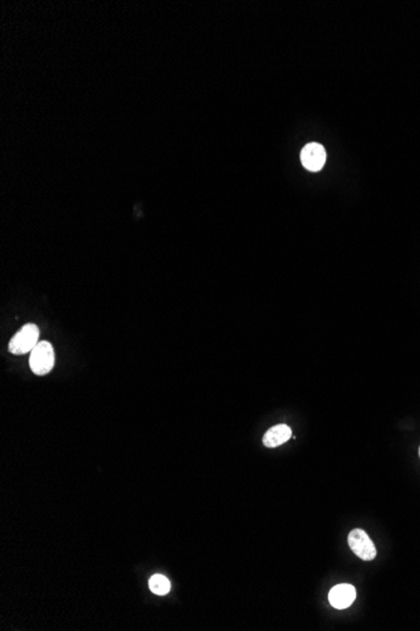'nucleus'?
<instances>
[{
    "label": "nucleus",
    "instance_id": "6e6552de",
    "mask_svg": "<svg viewBox=\"0 0 420 631\" xmlns=\"http://www.w3.org/2000/svg\"><path fill=\"white\" fill-rule=\"evenodd\" d=\"M419 458H420V446H419Z\"/></svg>",
    "mask_w": 420,
    "mask_h": 631
},
{
    "label": "nucleus",
    "instance_id": "f257e3e1",
    "mask_svg": "<svg viewBox=\"0 0 420 631\" xmlns=\"http://www.w3.org/2000/svg\"><path fill=\"white\" fill-rule=\"evenodd\" d=\"M55 350L47 340H42L30 352L29 366L32 372L37 375H48L55 367Z\"/></svg>",
    "mask_w": 420,
    "mask_h": 631
},
{
    "label": "nucleus",
    "instance_id": "20e7f679",
    "mask_svg": "<svg viewBox=\"0 0 420 631\" xmlns=\"http://www.w3.org/2000/svg\"><path fill=\"white\" fill-rule=\"evenodd\" d=\"M303 167L310 172H320L326 163V150L318 143H309L301 152Z\"/></svg>",
    "mask_w": 420,
    "mask_h": 631
},
{
    "label": "nucleus",
    "instance_id": "f03ea898",
    "mask_svg": "<svg viewBox=\"0 0 420 631\" xmlns=\"http://www.w3.org/2000/svg\"><path fill=\"white\" fill-rule=\"evenodd\" d=\"M39 328L29 323L21 328L18 333L14 335L12 340L9 341L8 349L10 353L21 355L32 352L35 346L39 343Z\"/></svg>",
    "mask_w": 420,
    "mask_h": 631
},
{
    "label": "nucleus",
    "instance_id": "0eeeda50",
    "mask_svg": "<svg viewBox=\"0 0 420 631\" xmlns=\"http://www.w3.org/2000/svg\"><path fill=\"white\" fill-rule=\"evenodd\" d=\"M149 587L152 594L158 596H165L172 589V583L164 575H154L149 581Z\"/></svg>",
    "mask_w": 420,
    "mask_h": 631
},
{
    "label": "nucleus",
    "instance_id": "39448f33",
    "mask_svg": "<svg viewBox=\"0 0 420 631\" xmlns=\"http://www.w3.org/2000/svg\"><path fill=\"white\" fill-rule=\"evenodd\" d=\"M356 598V589L349 583H341L332 587L329 594V600L330 603L338 610H344L349 606H351L352 603Z\"/></svg>",
    "mask_w": 420,
    "mask_h": 631
},
{
    "label": "nucleus",
    "instance_id": "7ed1b4c3",
    "mask_svg": "<svg viewBox=\"0 0 420 631\" xmlns=\"http://www.w3.org/2000/svg\"><path fill=\"white\" fill-rule=\"evenodd\" d=\"M347 543L352 552L363 561H372L378 555L374 542L364 529H352L347 537Z\"/></svg>",
    "mask_w": 420,
    "mask_h": 631
},
{
    "label": "nucleus",
    "instance_id": "423d86ee",
    "mask_svg": "<svg viewBox=\"0 0 420 631\" xmlns=\"http://www.w3.org/2000/svg\"><path fill=\"white\" fill-rule=\"evenodd\" d=\"M291 437H292V430L289 429V426L281 423V425H276L267 430L263 436V445L269 449H275V447H278L284 443H287Z\"/></svg>",
    "mask_w": 420,
    "mask_h": 631
}]
</instances>
